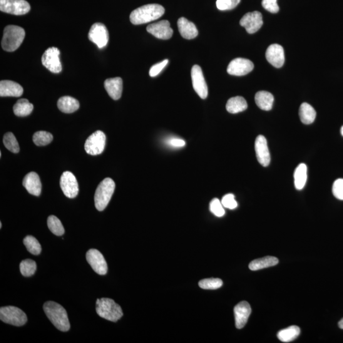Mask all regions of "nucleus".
Returning a JSON list of instances; mask_svg holds the SVG:
<instances>
[{"label":"nucleus","instance_id":"f257e3e1","mask_svg":"<svg viewBox=\"0 0 343 343\" xmlns=\"http://www.w3.org/2000/svg\"><path fill=\"white\" fill-rule=\"evenodd\" d=\"M44 310L47 317L57 329L62 332H67L70 329L68 314L61 305L53 302H48L45 303Z\"/></svg>","mask_w":343,"mask_h":343},{"label":"nucleus","instance_id":"f03ea898","mask_svg":"<svg viewBox=\"0 0 343 343\" xmlns=\"http://www.w3.org/2000/svg\"><path fill=\"white\" fill-rule=\"evenodd\" d=\"M165 13V9L160 5L148 4L139 7L132 12L130 20L133 24L139 25L156 21Z\"/></svg>","mask_w":343,"mask_h":343},{"label":"nucleus","instance_id":"7ed1b4c3","mask_svg":"<svg viewBox=\"0 0 343 343\" xmlns=\"http://www.w3.org/2000/svg\"><path fill=\"white\" fill-rule=\"evenodd\" d=\"M25 38V31L21 27L9 25L4 29L2 41V48L7 52H12L19 48Z\"/></svg>","mask_w":343,"mask_h":343},{"label":"nucleus","instance_id":"20e7f679","mask_svg":"<svg viewBox=\"0 0 343 343\" xmlns=\"http://www.w3.org/2000/svg\"><path fill=\"white\" fill-rule=\"evenodd\" d=\"M96 312L99 317L116 322L123 316V312L120 305L113 299L102 298L96 302Z\"/></svg>","mask_w":343,"mask_h":343},{"label":"nucleus","instance_id":"39448f33","mask_svg":"<svg viewBox=\"0 0 343 343\" xmlns=\"http://www.w3.org/2000/svg\"><path fill=\"white\" fill-rule=\"evenodd\" d=\"M115 190V183L111 178H106L99 184L94 196V201L97 209L103 211L110 202Z\"/></svg>","mask_w":343,"mask_h":343},{"label":"nucleus","instance_id":"423d86ee","mask_svg":"<svg viewBox=\"0 0 343 343\" xmlns=\"http://www.w3.org/2000/svg\"><path fill=\"white\" fill-rule=\"evenodd\" d=\"M0 319L6 324L21 327L27 321V318L23 311L14 307H2L0 309Z\"/></svg>","mask_w":343,"mask_h":343},{"label":"nucleus","instance_id":"0eeeda50","mask_svg":"<svg viewBox=\"0 0 343 343\" xmlns=\"http://www.w3.org/2000/svg\"><path fill=\"white\" fill-rule=\"evenodd\" d=\"M106 135L98 131L89 137L84 144V150L91 155H98L103 152L106 145Z\"/></svg>","mask_w":343,"mask_h":343},{"label":"nucleus","instance_id":"6e6552de","mask_svg":"<svg viewBox=\"0 0 343 343\" xmlns=\"http://www.w3.org/2000/svg\"><path fill=\"white\" fill-rule=\"evenodd\" d=\"M31 6L26 0H0V11L21 16L30 11Z\"/></svg>","mask_w":343,"mask_h":343},{"label":"nucleus","instance_id":"1a4fd4ad","mask_svg":"<svg viewBox=\"0 0 343 343\" xmlns=\"http://www.w3.org/2000/svg\"><path fill=\"white\" fill-rule=\"evenodd\" d=\"M59 56V50L56 47H51L44 52L41 58L42 64L52 73H61L63 68Z\"/></svg>","mask_w":343,"mask_h":343},{"label":"nucleus","instance_id":"9d476101","mask_svg":"<svg viewBox=\"0 0 343 343\" xmlns=\"http://www.w3.org/2000/svg\"><path fill=\"white\" fill-rule=\"evenodd\" d=\"M89 39L99 49L105 47L109 41V33L105 25L100 22L94 24L89 31Z\"/></svg>","mask_w":343,"mask_h":343},{"label":"nucleus","instance_id":"9b49d317","mask_svg":"<svg viewBox=\"0 0 343 343\" xmlns=\"http://www.w3.org/2000/svg\"><path fill=\"white\" fill-rule=\"evenodd\" d=\"M191 79L194 90L200 98L205 99L208 96V88L205 80L202 68L198 65L193 66L191 69Z\"/></svg>","mask_w":343,"mask_h":343},{"label":"nucleus","instance_id":"f8f14e48","mask_svg":"<svg viewBox=\"0 0 343 343\" xmlns=\"http://www.w3.org/2000/svg\"><path fill=\"white\" fill-rule=\"evenodd\" d=\"M60 186L67 197L74 198L78 195L79 192L78 181L71 172L66 171L62 175Z\"/></svg>","mask_w":343,"mask_h":343},{"label":"nucleus","instance_id":"ddd939ff","mask_svg":"<svg viewBox=\"0 0 343 343\" xmlns=\"http://www.w3.org/2000/svg\"><path fill=\"white\" fill-rule=\"evenodd\" d=\"M86 259L94 272L100 275L108 272V265L104 256L97 249H91L87 252Z\"/></svg>","mask_w":343,"mask_h":343},{"label":"nucleus","instance_id":"4468645a","mask_svg":"<svg viewBox=\"0 0 343 343\" xmlns=\"http://www.w3.org/2000/svg\"><path fill=\"white\" fill-rule=\"evenodd\" d=\"M240 24L241 26L245 27L248 33H255L259 31L263 26L262 14L258 11L248 12L241 19Z\"/></svg>","mask_w":343,"mask_h":343},{"label":"nucleus","instance_id":"2eb2a0df","mask_svg":"<svg viewBox=\"0 0 343 343\" xmlns=\"http://www.w3.org/2000/svg\"><path fill=\"white\" fill-rule=\"evenodd\" d=\"M252 61L244 58H236L229 64L227 68L228 74L233 76H244L250 73L253 69Z\"/></svg>","mask_w":343,"mask_h":343},{"label":"nucleus","instance_id":"dca6fc26","mask_svg":"<svg viewBox=\"0 0 343 343\" xmlns=\"http://www.w3.org/2000/svg\"><path fill=\"white\" fill-rule=\"evenodd\" d=\"M147 31L161 39H168L173 35V29L171 28L170 22L166 20L149 25Z\"/></svg>","mask_w":343,"mask_h":343},{"label":"nucleus","instance_id":"f3484780","mask_svg":"<svg viewBox=\"0 0 343 343\" xmlns=\"http://www.w3.org/2000/svg\"><path fill=\"white\" fill-rule=\"evenodd\" d=\"M255 150L256 157L261 165L263 166L269 165L271 160L270 154L267 139L265 136L260 135L257 137L255 141Z\"/></svg>","mask_w":343,"mask_h":343},{"label":"nucleus","instance_id":"a211bd4d","mask_svg":"<svg viewBox=\"0 0 343 343\" xmlns=\"http://www.w3.org/2000/svg\"><path fill=\"white\" fill-rule=\"evenodd\" d=\"M266 57L272 66L277 68H281L285 62V54L283 47L278 44L271 45L266 52Z\"/></svg>","mask_w":343,"mask_h":343},{"label":"nucleus","instance_id":"6ab92c4d","mask_svg":"<svg viewBox=\"0 0 343 343\" xmlns=\"http://www.w3.org/2000/svg\"><path fill=\"white\" fill-rule=\"evenodd\" d=\"M252 312L249 304L247 302H242L235 306L234 313L236 327L242 329L247 324L248 318Z\"/></svg>","mask_w":343,"mask_h":343},{"label":"nucleus","instance_id":"aec40b11","mask_svg":"<svg viewBox=\"0 0 343 343\" xmlns=\"http://www.w3.org/2000/svg\"><path fill=\"white\" fill-rule=\"evenodd\" d=\"M22 185L31 195L38 196L41 192V183L39 176L34 172H31L25 176Z\"/></svg>","mask_w":343,"mask_h":343},{"label":"nucleus","instance_id":"412c9836","mask_svg":"<svg viewBox=\"0 0 343 343\" xmlns=\"http://www.w3.org/2000/svg\"><path fill=\"white\" fill-rule=\"evenodd\" d=\"M24 93L23 88L16 82L11 80H2L0 82V96L18 97Z\"/></svg>","mask_w":343,"mask_h":343},{"label":"nucleus","instance_id":"4be33fe9","mask_svg":"<svg viewBox=\"0 0 343 343\" xmlns=\"http://www.w3.org/2000/svg\"><path fill=\"white\" fill-rule=\"evenodd\" d=\"M104 88H105L108 95L113 100H118L121 98L123 91V81L120 77L108 78L104 81Z\"/></svg>","mask_w":343,"mask_h":343},{"label":"nucleus","instance_id":"5701e85b","mask_svg":"<svg viewBox=\"0 0 343 343\" xmlns=\"http://www.w3.org/2000/svg\"><path fill=\"white\" fill-rule=\"evenodd\" d=\"M179 31L184 38L191 39L198 36V31L195 24L185 17H181L178 21Z\"/></svg>","mask_w":343,"mask_h":343},{"label":"nucleus","instance_id":"b1692460","mask_svg":"<svg viewBox=\"0 0 343 343\" xmlns=\"http://www.w3.org/2000/svg\"><path fill=\"white\" fill-rule=\"evenodd\" d=\"M255 101L257 106L264 111H270L273 108L274 97L267 91L258 92L255 96Z\"/></svg>","mask_w":343,"mask_h":343},{"label":"nucleus","instance_id":"393cba45","mask_svg":"<svg viewBox=\"0 0 343 343\" xmlns=\"http://www.w3.org/2000/svg\"><path fill=\"white\" fill-rule=\"evenodd\" d=\"M57 107L64 113H72L78 110L79 103L76 99L72 97L64 96L59 99Z\"/></svg>","mask_w":343,"mask_h":343},{"label":"nucleus","instance_id":"a878e982","mask_svg":"<svg viewBox=\"0 0 343 343\" xmlns=\"http://www.w3.org/2000/svg\"><path fill=\"white\" fill-rule=\"evenodd\" d=\"M248 107L247 101L242 97L237 96L230 98L226 104V108L229 113L236 114L246 110Z\"/></svg>","mask_w":343,"mask_h":343},{"label":"nucleus","instance_id":"bb28decb","mask_svg":"<svg viewBox=\"0 0 343 343\" xmlns=\"http://www.w3.org/2000/svg\"><path fill=\"white\" fill-rule=\"evenodd\" d=\"M279 261L277 258L273 256H267V257L260 258L252 261L248 266L249 269L252 271H257L264 268L274 267L277 265Z\"/></svg>","mask_w":343,"mask_h":343},{"label":"nucleus","instance_id":"cd10ccee","mask_svg":"<svg viewBox=\"0 0 343 343\" xmlns=\"http://www.w3.org/2000/svg\"><path fill=\"white\" fill-rule=\"evenodd\" d=\"M299 114L302 123L310 125L315 121L317 113L310 104L304 103L300 106Z\"/></svg>","mask_w":343,"mask_h":343},{"label":"nucleus","instance_id":"c85d7f7f","mask_svg":"<svg viewBox=\"0 0 343 343\" xmlns=\"http://www.w3.org/2000/svg\"><path fill=\"white\" fill-rule=\"evenodd\" d=\"M294 178L295 188L298 190H303L307 181V166L305 163H301L295 168Z\"/></svg>","mask_w":343,"mask_h":343},{"label":"nucleus","instance_id":"c756f323","mask_svg":"<svg viewBox=\"0 0 343 343\" xmlns=\"http://www.w3.org/2000/svg\"><path fill=\"white\" fill-rule=\"evenodd\" d=\"M34 106L26 99H21L17 101L14 106V113L17 116H26L33 111Z\"/></svg>","mask_w":343,"mask_h":343},{"label":"nucleus","instance_id":"7c9ffc66","mask_svg":"<svg viewBox=\"0 0 343 343\" xmlns=\"http://www.w3.org/2000/svg\"><path fill=\"white\" fill-rule=\"evenodd\" d=\"M301 332L300 328L296 325H292L287 329L281 330L278 332V339L283 342H289L294 340L299 336Z\"/></svg>","mask_w":343,"mask_h":343},{"label":"nucleus","instance_id":"2f4dec72","mask_svg":"<svg viewBox=\"0 0 343 343\" xmlns=\"http://www.w3.org/2000/svg\"><path fill=\"white\" fill-rule=\"evenodd\" d=\"M47 225L52 233L57 236L63 235L64 228L61 221L55 216H51L47 220Z\"/></svg>","mask_w":343,"mask_h":343},{"label":"nucleus","instance_id":"473e14b6","mask_svg":"<svg viewBox=\"0 0 343 343\" xmlns=\"http://www.w3.org/2000/svg\"><path fill=\"white\" fill-rule=\"evenodd\" d=\"M33 140L36 146H47L49 145L53 140V136L46 131H38L34 133Z\"/></svg>","mask_w":343,"mask_h":343},{"label":"nucleus","instance_id":"72a5a7b5","mask_svg":"<svg viewBox=\"0 0 343 343\" xmlns=\"http://www.w3.org/2000/svg\"><path fill=\"white\" fill-rule=\"evenodd\" d=\"M24 244L27 250L33 255H39L41 252L40 244L33 236H27L23 240Z\"/></svg>","mask_w":343,"mask_h":343},{"label":"nucleus","instance_id":"f704fd0d","mask_svg":"<svg viewBox=\"0 0 343 343\" xmlns=\"http://www.w3.org/2000/svg\"><path fill=\"white\" fill-rule=\"evenodd\" d=\"M36 270V263L31 260H25L20 264V271L24 277H28L33 275Z\"/></svg>","mask_w":343,"mask_h":343},{"label":"nucleus","instance_id":"c9c22d12","mask_svg":"<svg viewBox=\"0 0 343 343\" xmlns=\"http://www.w3.org/2000/svg\"><path fill=\"white\" fill-rule=\"evenodd\" d=\"M4 144L7 149L14 153H18L20 151L18 142L13 133H8L5 134Z\"/></svg>","mask_w":343,"mask_h":343},{"label":"nucleus","instance_id":"e433bc0d","mask_svg":"<svg viewBox=\"0 0 343 343\" xmlns=\"http://www.w3.org/2000/svg\"><path fill=\"white\" fill-rule=\"evenodd\" d=\"M223 281L220 278H207L200 280L199 286L203 289L215 290L222 287Z\"/></svg>","mask_w":343,"mask_h":343},{"label":"nucleus","instance_id":"4c0bfd02","mask_svg":"<svg viewBox=\"0 0 343 343\" xmlns=\"http://www.w3.org/2000/svg\"><path fill=\"white\" fill-rule=\"evenodd\" d=\"M210 212L217 217H223L225 215V210L221 201L218 198L213 199L210 203Z\"/></svg>","mask_w":343,"mask_h":343},{"label":"nucleus","instance_id":"58836bf2","mask_svg":"<svg viewBox=\"0 0 343 343\" xmlns=\"http://www.w3.org/2000/svg\"><path fill=\"white\" fill-rule=\"evenodd\" d=\"M240 2V0H217L216 6L220 11H229L235 9Z\"/></svg>","mask_w":343,"mask_h":343},{"label":"nucleus","instance_id":"ea45409f","mask_svg":"<svg viewBox=\"0 0 343 343\" xmlns=\"http://www.w3.org/2000/svg\"><path fill=\"white\" fill-rule=\"evenodd\" d=\"M221 203L224 207L229 208V209L233 210L237 207L238 203L235 200V196L233 194H228L224 196Z\"/></svg>","mask_w":343,"mask_h":343},{"label":"nucleus","instance_id":"a19ab883","mask_svg":"<svg viewBox=\"0 0 343 343\" xmlns=\"http://www.w3.org/2000/svg\"><path fill=\"white\" fill-rule=\"evenodd\" d=\"M333 195L339 200H343V179L334 181L332 186Z\"/></svg>","mask_w":343,"mask_h":343},{"label":"nucleus","instance_id":"79ce46f5","mask_svg":"<svg viewBox=\"0 0 343 343\" xmlns=\"http://www.w3.org/2000/svg\"><path fill=\"white\" fill-rule=\"evenodd\" d=\"M262 6L264 9L271 13L275 14L279 11V7L277 4V0H263Z\"/></svg>","mask_w":343,"mask_h":343},{"label":"nucleus","instance_id":"37998d69","mask_svg":"<svg viewBox=\"0 0 343 343\" xmlns=\"http://www.w3.org/2000/svg\"><path fill=\"white\" fill-rule=\"evenodd\" d=\"M168 63V60L165 59V60L161 62V63L153 65L150 69V76L151 77L158 76L161 73V71H162L163 69L165 68V67L167 65Z\"/></svg>","mask_w":343,"mask_h":343},{"label":"nucleus","instance_id":"c03bdc74","mask_svg":"<svg viewBox=\"0 0 343 343\" xmlns=\"http://www.w3.org/2000/svg\"><path fill=\"white\" fill-rule=\"evenodd\" d=\"M169 146L174 148H182L186 145L185 141L179 138H172L167 141Z\"/></svg>","mask_w":343,"mask_h":343},{"label":"nucleus","instance_id":"a18cd8bd","mask_svg":"<svg viewBox=\"0 0 343 343\" xmlns=\"http://www.w3.org/2000/svg\"><path fill=\"white\" fill-rule=\"evenodd\" d=\"M338 325L340 329H343V319L340 320L339 323H338Z\"/></svg>","mask_w":343,"mask_h":343},{"label":"nucleus","instance_id":"49530a36","mask_svg":"<svg viewBox=\"0 0 343 343\" xmlns=\"http://www.w3.org/2000/svg\"><path fill=\"white\" fill-rule=\"evenodd\" d=\"M340 133H341L342 136H343V126H342L341 128H340Z\"/></svg>","mask_w":343,"mask_h":343},{"label":"nucleus","instance_id":"de8ad7c7","mask_svg":"<svg viewBox=\"0 0 343 343\" xmlns=\"http://www.w3.org/2000/svg\"><path fill=\"white\" fill-rule=\"evenodd\" d=\"M2 223H0V228H2Z\"/></svg>","mask_w":343,"mask_h":343}]
</instances>
